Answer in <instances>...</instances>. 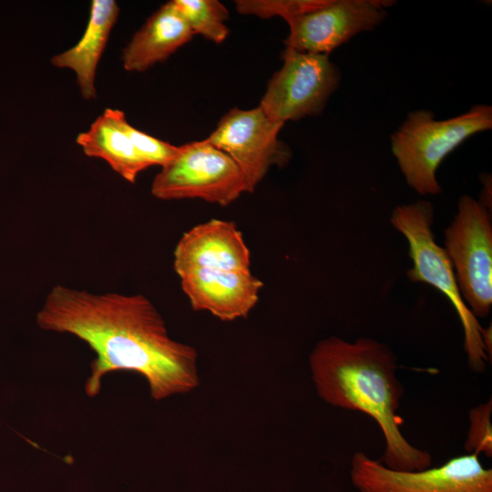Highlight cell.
<instances>
[{"mask_svg": "<svg viewBox=\"0 0 492 492\" xmlns=\"http://www.w3.org/2000/svg\"><path fill=\"white\" fill-rule=\"evenodd\" d=\"M42 330L72 334L96 354L85 392L97 395L105 375H142L153 400L191 392L200 384L198 353L169 335L165 321L143 294L95 293L55 285L36 313Z\"/></svg>", "mask_w": 492, "mask_h": 492, "instance_id": "cell-1", "label": "cell"}, {"mask_svg": "<svg viewBox=\"0 0 492 492\" xmlns=\"http://www.w3.org/2000/svg\"><path fill=\"white\" fill-rule=\"evenodd\" d=\"M318 395L327 404L360 411L373 418L384 438L380 460L399 471H419L432 465L429 452L403 435L398 415L404 388L397 377V358L385 343L373 338L353 342L337 336L319 341L309 357Z\"/></svg>", "mask_w": 492, "mask_h": 492, "instance_id": "cell-2", "label": "cell"}, {"mask_svg": "<svg viewBox=\"0 0 492 492\" xmlns=\"http://www.w3.org/2000/svg\"><path fill=\"white\" fill-rule=\"evenodd\" d=\"M492 128V107L473 106L467 112L436 120L432 111L409 112L391 135V149L408 186L420 195L441 192L436 171L443 159L471 136Z\"/></svg>", "mask_w": 492, "mask_h": 492, "instance_id": "cell-3", "label": "cell"}, {"mask_svg": "<svg viewBox=\"0 0 492 492\" xmlns=\"http://www.w3.org/2000/svg\"><path fill=\"white\" fill-rule=\"evenodd\" d=\"M433 220V205L427 200H418L397 206L390 222L408 242L413 262L406 272L408 279L433 286L449 300L463 327L468 365L473 372L480 373L488 362L481 338L482 326L462 298L447 253L435 241Z\"/></svg>", "mask_w": 492, "mask_h": 492, "instance_id": "cell-4", "label": "cell"}, {"mask_svg": "<svg viewBox=\"0 0 492 492\" xmlns=\"http://www.w3.org/2000/svg\"><path fill=\"white\" fill-rule=\"evenodd\" d=\"M244 192L247 183L239 166L206 138L179 146L151 184V194L159 200L200 199L220 206Z\"/></svg>", "mask_w": 492, "mask_h": 492, "instance_id": "cell-5", "label": "cell"}, {"mask_svg": "<svg viewBox=\"0 0 492 492\" xmlns=\"http://www.w3.org/2000/svg\"><path fill=\"white\" fill-rule=\"evenodd\" d=\"M444 235V249L463 300L477 319L487 317L492 306L490 210L469 195L461 196L457 211Z\"/></svg>", "mask_w": 492, "mask_h": 492, "instance_id": "cell-6", "label": "cell"}, {"mask_svg": "<svg viewBox=\"0 0 492 492\" xmlns=\"http://www.w3.org/2000/svg\"><path fill=\"white\" fill-rule=\"evenodd\" d=\"M350 477L359 492H492V469L476 454L419 471H399L357 451L351 460Z\"/></svg>", "mask_w": 492, "mask_h": 492, "instance_id": "cell-7", "label": "cell"}, {"mask_svg": "<svg viewBox=\"0 0 492 492\" xmlns=\"http://www.w3.org/2000/svg\"><path fill=\"white\" fill-rule=\"evenodd\" d=\"M282 59V67L270 79L260 107L272 119L282 123L321 114L339 86L337 66L329 55L287 47Z\"/></svg>", "mask_w": 492, "mask_h": 492, "instance_id": "cell-8", "label": "cell"}, {"mask_svg": "<svg viewBox=\"0 0 492 492\" xmlns=\"http://www.w3.org/2000/svg\"><path fill=\"white\" fill-rule=\"evenodd\" d=\"M283 125L260 106L247 110L233 108L206 139L239 166L251 193L271 167H282L291 159V149L278 138Z\"/></svg>", "mask_w": 492, "mask_h": 492, "instance_id": "cell-9", "label": "cell"}, {"mask_svg": "<svg viewBox=\"0 0 492 492\" xmlns=\"http://www.w3.org/2000/svg\"><path fill=\"white\" fill-rule=\"evenodd\" d=\"M387 0H327L324 5L286 20L289 35L285 47L300 52L325 54L386 17Z\"/></svg>", "mask_w": 492, "mask_h": 492, "instance_id": "cell-10", "label": "cell"}, {"mask_svg": "<svg viewBox=\"0 0 492 492\" xmlns=\"http://www.w3.org/2000/svg\"><path fill=\"white\" fill-rule=\"evenodd\" d=\"M250 250L233 221L212 219L180 237L173 252L178 276L197 270L249 271Z\"/></svg>", "mask_w": 492, "mask_h": 492, "instance_id": "cell-11", "label": "cell"}, {"mask_svg": "<svg viewBox=\"0 0 492 492\" xmlns=\"http://www.w3.org/2000/svg\"><path fill=\"white\" fill-rule=\"evenodd\" d=\"M194 311H205L229 322L248 315L263 286L251 271L197 270L179 276Z\"/></svg>", "mask_w": 492, "mask_h": 492, "instance_id": "cell-12", "label": "cell"}, {"mask_svg": "<svg viewBox=\"0 0 492 492\" xmlns=\"http://www.w3.org/2000/svg\"><path fill=\"white\" fill-rule=\"evenodd\" d=\"M193 36L172 1L162 5L138 30L122 50L125 70L143 72L168 59Z\"/></svg>", "mask_w": 492, "mask_h": 492, "instance_id": "cell-13", "label": "cell"}, {"mask_svg": "<svg viewBox=\"0 0 492 492\" xmlns=\"http://www.w3.org/2000/svg\"><path fill=\"white\" fill-rule=\"evenodd\" d=\"M119 7L114 0H93L84 34L78 42L54 56L50 62L59 68L71 69L85 99H94L96 72L106 49L110 32L117 23Z\"/></svg>", "mask_w": 492, "mask_h": 492, "instance_id": "cell-14", "label": "cell"}, {"mask_svg": "<svg viewBox=\"0 0 492 492\" xmlns=\"http://www.w3.org/2000/svg\"><path fill=\"white\" fill-rule=\"evenodd\" d=\"M124 112L106 108L76 138L84 154L105 160L125 180L135 183L140 172L150 165L139 154L121 124Z\"/></svg>", "mask_w": 492, "mask_h": 492, "instance_id": "cell-15", "label": "cell"}, {"mask_svg": "<svg viewBox=\"0 0 492 492\" xmlns=\"http://www.w3.org/2000/svg\"><path fill=\"white\" fill-rule=\"evenodd\" d=\"M177 10L189 25L193 35L220 44L226 40L230 29L225 24L228 9L218 0H172Z\"/></svg>", "mask_w": 492, "mask_h": 492, "instance_id": "cell-16", "label": "cell"}, {"mask_svg": "<svg viewBox=\"0 0 492 492\" xmlns=\"http://www.w3.org/2000/svg\"><path fill=\"white\" fill-rule=\"evenodd\" d=\"M327 0H237L238 13L252 15L260 18L278 15L285 21L289 18L322 6Z\"/></svg>", "mask_w": 492, "mask_h": 492, "instance_id": "cell-17", "label": "cell"}, {"mask_svg": "<svg viewBox=\"0 0 492 492\" xmlns=\"http://www.w3.org/2000/svg\"><path fill=\"white\" fill-rule=\"evenodd\" d=\"M492 401L473 407L468 413L469 430L464 447L467 454L492 457Z\"/></svg>", "mask_w": 492, "mask_h": 492, "instance_id": "cell-18", "label": "cell"}, {"mask_svg": "<svg viewBox=\"0 0 492 492\" xmlns=\"http://www.w3.org/2000/svg\"><path fill=\"white\" fill-rule=\"evenodd\" d=\"M121 124L139 154L151 166L160 168L169 162L177 154L179 147L149 135L128 123L125 114Z\"/></svg>", "mask_w": 492, "mask_h": 492, "instance_id": "cell-19", "label": "cell"}, {"mask_svg": "<svg viewBox=\"0 0 492 492\" xmlns=\"http://www.w3.org/2000/svg\"><path fill=\"white\" fill-rule=\"evenodd\" d=\"M480 180L484 184V189L480 195L479 201L490 210L491 208V177L490 175L485 173L482 175Z\"/></svg>", "mask_w": 492, "mask_h": 492, "instance_id": "cell-20", "label": "cell"}, {"mask_svg": "<svg viewBox=\"0 0 492 492\" xmlns=\"http://www.w3.org/2000/svg\"><path fill=\"white\" fill-rule=\"evenodd\" d=\"M481 338L484 344L485 352L489 362L491 361L492 355V332L491 325L489 327L481 328Z\"/></svg>", "mask_w": 492, "mask_h": 492, "instance_id": "cell-21", "label": "cell"}]
</instances>
